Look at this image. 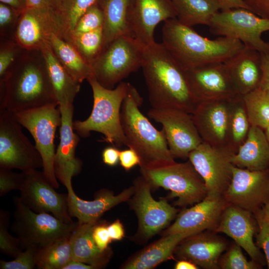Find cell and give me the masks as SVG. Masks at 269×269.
<instances>
[{"label":"cell","instance_id":"1","mask_svg":"<svg viewBox=\"0 0 269 269\" xmlns=\"http://www.w3.org/2000/svg\"><path fill=\"white\" fill-rule=\"evenodd\" d=\"M0 110L59 106L41 50H25L0 81Z\"/></svg>","mask_w":269,"mask_h":269},{"label":"cell","instance_id":"2","mask_svg":"<svg viewBox=\"0 0 269 269\" xmlns=\"http://www.w3.org/2000/svg\"><path fill=\"white\" fill-rule=\"evenodd\" d=\"M141 68L151 108L194 112L199 102L191 89L186 72L162 43L144 47Z\"/></svg>","mask_w":269,"mask_h":269},{"label":"cell","instance_id":"3","mask_svg":"<svg viewBox=\"0 0 269 269\" xmlns=\"http://www.w3.org/2000/svg\"><path fill=\"white\" fill-rule=\"evenodd\" d=\"M162 43L185 70L224 63L245 47L240 40L224 36L209 39L176 18L164 22Z\"/></svg>","mask_w":269,"mask_h":269},{"label":"cell","instance_id":"4","mask_svg":"<svg viewBox=\"0 0 269 269\" xmlns=\"http://www.w3.org/2000/svg\"><path fill=\"white\" fill-rule=\"evenodd\" d=\"M143 99L130 84L122 103L121 121L126 145L134 150L141 169L162 167L176 162L167 142L163 129L157 130L140 111Z\"/></svg>","mask_w":269,"mask_h":269},{"label":"cell","instance_id":"5","mask_svg":"<svg viewBox=\"0 0 269 269\" xmlns=\"http://www.w3.org/2000/svg\"><path fill=\"white\" fill-rule=\"evenodd\" d=\"M87 80L92 89L93 109L86 120L73 122L74 131L84 138L89 136L91 132H97L104 135L102 141L116 147L126 145L121 110L130 83L121 82L115 88L109 89L102 86L94 76Z\"/></svg>","mask_w":269,"mask_h":269},{"label":"cell","instance_id":"6","mask_svg":"<svg viewBox=\"0 0 269 269\" xmlns=\"http://www.w3.org/2000/svg\"><path fill=\"white\" fill-rule=\"evenodd\" d=\"M15 209L10 230L17 235L23 250L38 251L69 235L78 222L67 223L47 213H36L25 206L19 197H13Z\"/></svg>","mask_w":269,"mask_h":269},{"label":"cell","instance_id":"7","mask_svg":"<svg viewBox=\"0 0 269 269\" xmlns=\"http://www.w3.org/2000/svg\"><path fill=\"white\" fill-rule=\"evenodd\" d=\"M144 46L134 36H120L104 48L91 64L93 76L103 87L115 88L141 67Z\"/></svg>","mask_w":269,"mask_h":269},{"label":"cell","instance_id":"8","mask_svg":"<svg viewBox=\"0 0 269 269\" xmlns=\"http://www.w3.org/2000/svg\"><path fill=\"white\" fill-rule=\"evenodd\" d=\"M140 171L151 186L169 190L168 198H177L176 205L197 203L207 195L203 178L189 160L157 168H140Z\"/></svg>","mask_w":269,"mask_h":269},{"label":"cell","instance_id":"9","mask_svg":"<svg viewBox=\"0 0 269 269\" xmlns=\"http://www.w3.org/2000/svg\"><path fill=\"white\" fill-rule=\"evenodd\" d=\"M56 107L47 106L13 114L32 136L43 161V172L46 179L53 187L58 188L54 167V139L56 129L61 125V116L59 108Z\"/></svg>","mask_w":269,"mask_h":269},{"label":"cell","instance_id":"10","mask_svg":"<svg viewBox=\"0 0 269 269\" xmlns=\"http://www.w3.org/2000/svg\"><path fill=\"white\" fill-rule=\"evenodd\" d=\"M209 27L210 33L215 36L236 39L261 54H269V42L262 38L264 32L269 31V19L249 10L240 8L219 11Z\"/></svg>","mask_w":269,"mask_h":269},{"label":"cell","instance_id":"11","mask_svg":"<svg viewBox=\"0 0 269 269\" xmlns=\"http://www.w3.org/2000/svg\"><path fill=\"white\" fill-rule=\"evenodd\" d=\"M13 113L0 110V168L22 172L43 168L42 158Z\"/></svg>","mask_w":269,"mask_h":269},{"label":"cell","instance_id":"12","mask_svg":"<svg viewBox=\"0 0 269 269\" xmlns=\"http://www.w3.org/2000/svg\"><path fill=\"white\" fill-rule=\"evenodd\" d=\"M237 96L199 103L191 115L203 142L237 152L232 142L231 120L234 99Z\"/></svg>","mask_w":269,"mask_h":269},{"label":"cell","instance_id":"13","mask_svg":"<svg viewBox=\"0 0 269 269\" xmlns=\"http://www.w3.org/2000/svg\"><path fill=\"white\" fill-rule=\"evenodd\" d=\"M148 116L162 125L169 150L174 158H187L203 142L192 115L171 108H151Z\"/></svg>","mask_w":269,"mask_h":269},{"label":"cell","instance_id":"14","mask_svg":"<svg viewBox=\"0 0 269 269\" xmlns=\"http://www.w3.org/2000/svg\"><path fill=\"white\" fill-rule=\"evenodd\" d=\"M234 152L202 142L188 158L203 178L207 195H223L232 177L231 158Z\"/></svg>","mask_w":269,"mask_h":269},{"label":"cell","instance_id":"15","mask_svg":"<svg viewBox=\"0 0 269 269\" xmlns=\"http://www.w3.org/2000/svg\"><path fill=\"white\" fill-rule=\"evenodd\" d=\"M19 199L36 213H50L67 223L74 222L69 215L67 195L57 192L43 171L32 169L22 172Z\"/></svg>","mask_w":269,"mask_h":269},{"label":"cell","instance_id":"16","mask_svg":"<svg viewBox=\"0 0 269 269\" xmlns=\"http://www.w3.org/2000/svg\"><path fill=\"white\" fill-rule=\"evenodd\" d=\"M231 182L223 195L229 204L253 214L269 199V168L252 171L232 165Z\"/></svg>","mask_w":269,"mask_h":269},{"label":"cell","instance_id":"17","mask_svg":"<svg viewBox=\"0 0 269 269\" xmlns=\"http://www.w3.org/2000/svg\"><path fill=\"white\" fill-rule=\"evenodd\" d=\"M150 185L142 175L135 181L133 207L136 212L142 235L149 238L165 227L174 218L177 210L165 199L155 200Z\"/></svg>","mask_w":269,"mask_h":269},{"label":"cell","instance_id":"18","mask_svg":"<svg viewBox=\"0 0 269 269\" xmlns=\"http://www.w3.org/2000/svg\"><path fill=\"white\" fill-rule=\"evenodd\" d=\"M191 89L199 102L233 98L239 95L224 63L186 71Z\"/></svg>","mask_w":269,"mask_h":269},{"label":"cell","instance_id":"19","mask_svg":"<svg viewBox=\"0 0 269 269\" xmlns=\"http://www.w3.org/2000/svg\"><path fill=\"white\" fill-rule=\"evenodd\" d=\"M228 204L223 195H207L194 206L182 211L165 235L184 233L189 237L206 230H215Z\"/></svg>","mask_w":269,"mask_h":269},{"label":"cell","instance_id":"20","mask_svg":"<svg viewBox=\"0 0 269 269\" xmlns=\"http://www.w3.org/2000/svg\"><path fill=\"white\" fill-rule=\"evenodd\" d=\"M61 116L60 142L55 152L54 167L56 176L65 186L81 170L82 162L75 157V150L79 141V135L73 128V104L59 105Z\"/></svg>","mask_w":269,"mask_h":269},{"label":"cell","instance_id":"21","mask_svg":"<svg viewBox=\"0 0 269 269\" xmlns=\"http://www.w3.org/2000/svg\"><path fill=\"white\" fill-rule=\"evenodd\" d=\"M252 214L239 207L228 204L215 230L231 238L252 260L259 263L262 260V255L253 240L258 224Z\"/></svg>","mask_w":269,"mask_h":269},{"label":"cell","instance_id":"22","mask_svg":"<svg viewBox=\"0 0 269 269\" xmlns=\"http://www.w3.org/2000/svg\"><path fill=\"white\" fill-rule=\"evenodd\" d=\"M176 18L172 0H134L133 32L144 47L156 42L154 32L160 22Z\"/></svg>","mask_w":269,"mask_h":269},{"label":"cell","instance_id":"23","mask_svg":"<svg viewBox=\"0 0 269 269\" xmlns=\"http://www.w3.org/2000/svg\"><path fill=\"white\" fill-rule=\"evenodd\" d=\"M52 33L64 38L59 28L47 15L26 8L19 16L13 39L24 49L41 50L49 43Z\"/></svg>","mask_w":269,"mask_h":269},{"label":"cell","instance_id":"24","mask_svg":"<svg viewBox=\"0 0 269 269\" xmlns=\"http://www.w3.org/2000/svg\"><path fill=\"white\" fill-rule=\"evenodd\" d=\"M65 186L68 191L67 200L69 215L72 218H76L79 224L97 222L105 212L129 199L134 190V187H130L115 195L112 192L104 190L98 193L94 200L86 201L75 193L72 183Z\"/></svg>","mask_w":269,"mask_h":269},{"label":"cell","instance_id":"25","mask_svg":"<svg viewBox=\"0 0 269 269\" xmlns=\"http://www.w3.org/2000/svg\"><path fill=\"white\" fill-rule=\"evenodd\" d=\"M237 93L244 95L258 88L262 78V54L245 47L224 62Z\"/></svg>","mask_w":269,"mask_h":269},{"label":"cell","instance_id":"26","mask_svg":"<svg viewBox=\"0 0 269 269\" xmlns=\"http://www.w3.org/2000/svg\"><path fill=\"white\" fill-rule=\"evenodd\" d=\"M226 247V242L219 237L201 232L185 238L177 253L197 266L216 269L220 268L219 258Z\"/></svg>","mask_w":269,"mask_h":269},{"label":"cell","instance_id":"27","mask_svg":"<svg viewBox=\"0 0 269 269\" xmlns=\"http://www.w3.org/2000/svg\"><path fill=\"white\" fill-rule=\"evenodd\" d=\"M99 4L104 16L102 50L120 36H134V0H100Z\"/></svg>","mask_w":269,"mask_h":269},{"label":"cell","instance_id":"28","mask_svg":"<svg viewBox=\"0 0 269 269\" xmlns=\"http://www.w3.org/2000/svg\"><path fill=\"white\" fill-rule=\"evenodd\" d=\"M234 166L252 171L269 169V143L264 130L251 126L244 142L231 159Z\"/></svg>","mask_w":269,"mask_h":269},{"label":"cell","instance_id":"29","mask_svg":"<svg viewBox=\"0 0 269 269\" xmlns=\"http://www.w3.org/2000/svg\"><path fill=\"white\" fill-rule=\"evenodd\" d=\"M97 222L78 223L70 235L71 260L92 265L96 269L107 264L110 257L109 248L101 251L94 241L93 232Z\"/></svg>","mask_w":269,"mask_h":269},{"label":"cell","instance_id":"30","mask_svg":"<svg viewBox=\"0 0 269 269\" xmlns=\"http://www.w3.org/2000/svg\"><path fill=\"white\" fill-rule=\"evenodd\" d=\"M41 50L59 105L73 104L80 91L81 84L76 81L61 64L49 43Z\"/></svg>","mask_w":269,"mask_h":269},{"label":"cell","instance_id":"31","mask_svg":"<svg viewBox=\"0 0 269 269\" xmlns=\"http://www.w3.org/2000/svg\"><path fill=\"white\" fill-rule=\"evenodd\" d=\"M49 44L57 59L76 81L81 84L84 80L93 76L91 65L71 42L52 33Z\"/></svg>","mask_w":269,"mask_h":269},{"label":"cell","instance_id":"32","mask_svg":"<svg viewBox=\"0 0 269 269\" xmlns=\"http://www.w3.org/2000/svg\"><path fill=\"white\" fill-rule=\"evenodd\" d=\"M189 237L184 233L165 235L147 247L126 263L123 268L126 269H150L166 261L185 238Z\"/></svg>","mask_w":269,"mask_h":269},{"label":"cell","instance_id":"33","mask_svg":"<svg viewBox=\"0 0 269 269\" xmlns=\"http://www.w3.org/2000/svg\"><path fill=\"white\" fill-rule=\"evenodd\" d=\"M176 19L190 27L202 24L209 26L214 16L221 10L220 0H172Z\"/></svg>","mask_w":269,"mask_h":269},{"label":"cell","instance_id":"34","mask_svg":"<svg viewBox=\"0 0 269 269\" xmlns=\"http://www.w3.org/2000/svg\"><path fill=\"white\" fill-rule=\"evenodd\" d=\"M71 234L37 251L38 269H63L71 260Z\"/></svg>","mask_w":269,"mask_h":269},{"label":"cell","instance_id":"35","mask_svg":"<svg viewBox=\"0 0 269 269\" xmlns=\"http://www.w3.org/2000/svg\"><path fill=\"white\" fill-rule=\"evenodd\" d=\"M250 126L269 127V92L261 87L243 96Z\"/></svg>","mask_w":269,"mask_h":269},{"label":"cell","instance_id":"36","mask_svg":"<svg viewBox=\"0 0 269 269\" xmlns=\"http://www.w3.org/2000/svg\"><path fill=\"white\" fill-rule=\"evenodd\" d=\"M68 41L72 44L83 58L91 65L103 49V27L86 32H72L69 36Z\"/></svg>","mask_w":269,"mask_h":269},{"label":"cell","instance_id":"37","mask_svg":"<svg viewBox=\"0 0 269 269\" xmlns=\"http://www.w3.org/2000/svg\"><path fill=\"white\" fill-rule=\"evenodd\" d=\"M250 126L243 96L238 95L234 99L231 120L232 142L237 152L245 141Z\"/></svg>","mask_w":269,"mask_h":269},{"label":"cell","instance_id":"38","mask_svg":"<svg viewBox=\"0 0 269 269\" xmlns=\"http://www.w3.org/2000/svg\"><path fill=\"white\" fill-rule=\"evenodd\" d=\"M99 1L100 0H64L63 15L67 41L81 16L89 8Z\"/></svg>","mask_w":269,"mask_h":269},{"label":"cell","instance_id":"39","mask_svg":"<svg viewBox=\"0 0 269 269\" xmlns=\"http://www.w3.org/2000/svg\"><path fill=\"white\" fill-rule=\"evenodd\" d=\"M64 0H25L26 7L40 11L47 15L58 26L65 39L63 7Z\"/></svg>","mask_w":269,"mask_h":269},{"label":"cell","instance_id":"40","mask_svg":"<svg viewBox=\"0 0 269 269\" xmlns=\"http://www.w3.org/2000/svg\"><path fill=\"white\" fill-rule=\"evenodd\" d=\"M10 215L7 211L0 210V250L1 253L12 258L16 257L23 250L17 238L11 236L8 229Z\"/></svg>","mask_w":269,"mask_h":269},{"label":"cell","instance_id":"41","mask_svg":"<svg viewBox=\"0 0 269 269\" xmlns=\"http://www.w3.org/2000/svg\"><path fill=\"white\" fill-rule=\"evenodd\" d=\"M25 50L14 39L0 37V81Z\"/></svg>","mask_w":269,"mask_h":269},{"label":"cell","instance_id":"42","mask_svg":"<svg viewBox=\"0 0 269 269\" xmlns=\"http://www.w3.org/2000/svg\"><path fill=\"white\" fill-rule=\"evenodd\" d=\"M220 268L223 269H256L260 268L259 263L248 261L244 255L242 248L233 244L228 252L219 260Z\"/></svg>","mask_w":269,"mask_h":269},{"label":"cell","instance_id":"43","mask_svg":"<svg viewBox=\"0 0 269 269\" xmlns=\"http://www.w3.org/2000/svg\"><path fill=\"white\" fill-rule=\"evenodd\" d=\"M103 11L99 3L89 8L79 19L73 32H86L103 27Z\"/></svg>","mask_w":269,"mask_h":269},{"label":"cell","instance_id":"44","mask_svg":"<svg viewBox=\"0 0 269 269\" xmlns=\"http://www.w3.org/2000/svg\"><path fill=\"white\" fill-rule=\"evenodd\" d=\"M20 12L11 6L0 3V37L13 39L14 33Z\"/></svg>","mask_w":269,"mask_h":269},{"label":"cell","instance_id":"45","mask_svg":"<svg viewBox=\"0 0 269 269\" xmlns=\"http://www.w3.org/2000/svg\"><path fill=\"white\" fill-rule=\"evenodd\" d=\"M258 227L257 245L263 249L269 269V216L263 207L253 213Z\"/></svg>","mask_w":269,"mask_h":269},{"label":"cell","instance_id":"46","mask_svg":"<svg viewBox=\"0 0 269 269\" xmlns=\"http://www.w3.org/2000/svg\"><path fill=\"white\" fill-rule=\"evenodd\" d=\"M37 251L31 248L23 250L14 260L0 261V269H32L37 267Z\"/></svg>","mask_w":269,"mask_h":269},{"label":"cell","instance_id":"47","mask_svg":"<svg viewBox=\"0 0 269 269\" xmlns=\"http://www.w3.org/2000/svg\"><path fill=\"white\" fill-rule=\"evenodd\" d=\"M12 169L0 168V196L13 190H19L22 185L23 173H17Z\"/></svg>","mask_w":269,"mask_h":269},{"label":"cell","instance_id":"48","mask_svg":"<svg viewBox=\"0 0 269 269\" xmlns=\"http://www.w3.org/2000/svg\"><path fill=\"white\" fill-rule=\"evenodd\" d=\"M108 226L105 224L99 223L95 225L93 232L94 241L101 251H105L108 248L109 244L112 241L108 230Z\"/></svg>","mask_w":269,"mask_h":269},{"label":"cell","instance_id":"49","mask_svg":"<svg viewBox=\"0 0 269 269\" xmlns=\"http://www.w3.org/2000/svg\"><path fill=\"white\" fill-rule=\"evenodd\" d=\"M119 161L121 165L129 171L136 165H140V159L136 152L131 148L120 152Z\"/></svg>","mask_w":269,"mask_h":269},{"label":"cell","instance_id":"50","mask_svg":"<svg viewBox=\"0 0 269 269\" xmlns=\"http://www.w3.org/2000/svg\"><path fill=\"white\" fill-rule=\"evenodd\" d=\"M249 10L256 15L269 19V0H243Z\"/></svg>","mask_w":269,"mask_h":269},{"label":"cell","instance_id":"51","mask_svg":"<svg viewBox=\"0 0 269 269\" xmlns=\"http://www.w3.org/2000/svg\"><path fill=\"white\" fill-rule=\"evenodd\" d=\"M120 152L117 147L114 146L105 148L102 154L103 162L109 166L116 165L119 161Z\"/></svg>","mask_w":269,"mask_h":269},{"label":"cell","instance_id":"52","mask_svg":"<svg viewBox=\"0 0 269 269\" xmlns=\"http://www.w3.org/2000/svg\"><path fill=\"white\" fill-rule=\"evenodd\" d=\"M262 78L259 87L269 92V54H262Z\"/></svg>","mask_w":269,"mask_h":269},{"label":"cell","instance_id":"53","mask_svg":"<svg viewBox=\"0 0 269 269\" xmlns=\"http://www.w3.org/2000/svg\"><path fill=\"white\" fill-rule=\"evenodd\" d=\"M112 240H120L124 236L123 226L119 220H117L107 227Z\"/></svg>","mask_w":269,"mask_h":269},{"label":"cell","instance_id":"54","mask_svg":"<svg viewBox=\"0 0 269 269\" xmlns=\"http://www.w3.org/2000/svg\"><path fill=\"white\" fill-rule=\"evenodd\" d=\"M221 11L233 8H245L249 10L247 5L243 0H220Z\"/></svg>","mask_w":269,"mask_h":269},{"label":"cell","instance_id":"55","mask_svg":"<svg viewBox=\"0 0 269 269\" xmlns=\"http://www.w3.org/2000/svg\"><path fill=\"white\" fill-rule=\"evenodd\" d=\"M0 2L7 4L16 10L22 12L26 7L25 0H0Z\"/></svg>","mask_w":269,"mask_h":269},{"label":"cell","instance_id":"56","mask_svg":"<svg viewBox=\"0 0 269 269\" xmlns=\"http://www.w3.org/2000/svg\"><path fill=\"white\" fill-rule=\"evenodd\" d=\"M94 266L81 263L77 261L71 260L63 268V269H94Z\"/></svg>","mask_w":269,"mask_h":269},{"label":"cell","instance_id":"57","mask_svg":"<svg viewBox=\"0 0 269 269\" xmlns=\"http://www.w3.org/2000/svg\"><path fill=\"white\" fill-rule=\"evenodd\" d=\"M174 268L175 269H197L198 268L197 265L188 260H182L177 262Z\"/></svg>","mask_w":269,"mask_h":269},{"label":"cell","instance_id":"58","mask_svg":"<svg viewBox=\"0 0 269 269\" xmlns=\"http://www.w3.org/2000/svg\"><path fill=\"white\" fill-rule=\"evenodd\" d=\"M263 209L265 211V212L269 215V199L268 201L267 202V203L264 205V207H263Z\"/></svg>","mask_w":269,"mask_h":269},{"label":"cell","instance_id":"59","mask_svg":"<svg viewBox=\"0 0 269 269\" xmlns=\"http://www.w3.org/2000/svg\"><path fill=\"white\" fill-rule=\"evenodd\" d=\"M265 133L266 135L267 140L268 141V142L269 143V127H268L267 128H266L265 130Z\"/></svg>","mask_w":269,"mask_h":269}]
</instances>
